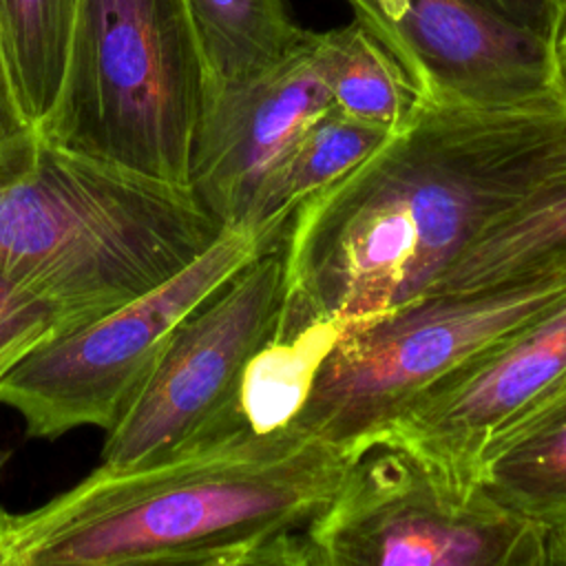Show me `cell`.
Segmentation results:
<instances>
[{
	"label": "cell",
	"mask_w": 566,
	"mask_h": 566,
	"mask_svg": "<svg viewBox=\"0 0 566 566\" xmlns=\"http://www.w3.org/2000/svg\"><path fill=\"white\" fill-rule=\"evenodd\" d=\"M281 248L245 263L175 329L130 405L106 431L99 467H139L243 422L237 409L243 367L279 323Z\"/></svg>",
	"instance_id": "8"
},
{
	"label": "cell",
	"mask_w": 566,
	"mask_h": 566,
	"mask_svg": "<svg viewBox=\"0 0 566 566\" xmlns=\"http://www.w3.org/2000/svg\"><path fill=\"white\" fill-rule=\"evenodd\" d=\"M325 35L332 108L389 135L400 130L420 97L398 60L356 18Z\"/></svg>",
	"instance_id": "16"
},
{
	"label": "cell",
	"mask_w": 566,
	"mask_h": 566,
	"mask_svg": "<svg viewBox=\"0 0 566 566\" xmlns=\"http://www.w3.org/2000/svg\"><path fill=\"white\" fill-rule=\"evenodd\" d=\"M557 528H559V533L564 535V539H566V520L562 522V524H557Z\"/></svg>",
	"instance_id": "29"
},
{
	"label": "cell",
	"mask_w": 566,
	"mask_h": 566,
	"mask_svg": "<svg viewBox=\"0 0 566 566\" xmlns=\"http://www.w3.org/2000/svg\"><path fill=\"white\" fill-rule=\"evenodd\" d=\"M272 241L248 228L219 239L168 281L49 340L2 382L0 402L18 411L29 438H60L77 427L111 431L175 329Z\"/></svg>",
	"instance_id": "7"
},
{
	"label": "cell",
	"mask_w": 566,
	"mask_h": 566,
	"mask_svg": "<svg viewBox=\"0 0 566 566\" xmlns=\"http://www.w3.org/2000/svg\"><path fill=\"white\" fill-rule=\"evenodd\" d=\"M329 106L325 31H307L256 75L208 84L188 190L221 228H245L268 177Z\"/></svg>",
	"instance_id": "10"
},
{
	"label": "cell",
	"mask_w": 566,
	"mask_h": 566,
	"mask_svg": "<svg viewBox=\"0 0 566 566\" xmlns=\"http://www.w3.org/2000/svg\"><path fill=\"white\" fill-rule=\"evenodd\" d=\"M475 486L539 526L566 520V405L484 455Z\"/></svg>",
	"instance_id": "15"
},
{
	"label": "cell",
	"mask_w": 566,
	"mask_h": 566,
	"mask_svg": "<svg viewBox=\"0 0 566 566\" xmlns=\"http://www.w3.org/2000/svg\"><path fill=\"white\" fill-rule=\"evenodd\" d=\"M347 2L356 20L365 24H371V22L391 24L405 15L411 0H347Z\"/></svg>",
	"instance_id": "23"
},
{
	"label": "cell",
	"mask_w": 566,
	"mask_h": 566,
	"mask_svg": "<svg viewBox=\"0 0 566 566\" xmlns=\"http://www.w3.org/2000/svg\"><path fill=\"white\" fill-rule=\"evenodd\" d=\"M340 338L332 325H314L290 338H270L243 367L237 409L256 433L292 424L303 409L321 360Z\"/></svg>",
	"instance_id": "18"
},
{
	"label": "cell",
	"mask_w": 566,
	"mask_h": 566,
	"mask_svg": "<svg viewBox=\"0 0 566 566\" xmlns=\"http://www.w3.org/2000/svg\"><path fill=\"white\" fill-rule=\"evenodd\" d=\"M566 301V276L427 294L340 334L321 360L298 429L354 458L433 382Z\"/></svg>",
	"instance_id": "5"
},
{
	"label": "cell",
	"mask_w": 566,
	"mask_h": 566,
	"mask_svg": "<svg viewBox=\"0 0 566 566\" xmlns=\"http://www.w3.org/2000/svg\"><path fill=\"white\" fill-rule=\"evenodd\" d=\"M542 526L389 444L358 453L301 531L312 566H528Z\"/></svg>",
	"instance_id": "6"
},
{
	"label": "cell",
	"mask_w": 566,
	"mask_h": 566,
	"mask_svg": "<svg viewBox=\"0 0 566 566\" xmlns=\"http://www.w3.org/2000/svg\"><path fill=\"white\" fill-rule=\"evenodd\" d=\"M11 460V451H7V449H0V473L4 471V467H7V462Z\"/></svg>",
	"instance_id": "28"
},
{
	"label": "cell",
	"mask_w": 566,
	"mask_h": 566,
	"mask_svg": "<svg viewBox=\"0 0 566 566\" xmlns=\"http://www.w3.org/2000/svg\"><path fill=\"white\" fill-rule=\"evenodd\" d=\"M256 544H226V546H208V548H195V551L159 553V555L115 562L108 566H237Z\"/></svg>",
	"instance_id": "21"
},
{
	"label": "cell",
	"mask_w": 566,
	"mask_h": 566,
	"mask_svg": "<svg viewBox=\"0 0 566 566\" xmlns=\"http://www.w3.org/2000/svg\"><path fill=\"white\" fill-rule=\"evenodd\" d=\"M210 84L256 75L283 60L307 33L285 0H188Z\"/></svg>",
	"instance_id": "17"
},
{
	"label": "cell",
	"mask_w": 566,
	"mask_h": 566,
	"mask_svg": "<svg viewBox=\"0 0 566 566\" xmlns=\"http://www.w3.org/2000/svg\"><path fill=\"white\" fill-rule=\"evenodd\" d=\"M566 155V97L422 102L360 166L303 201L283 239L272 338L340 334L427 296L475 237Z\"/></svg>",
	"instance_id": "1"
},
{
	"label": "cell",
	"mask_w": 566,
	"mask_h": 566,
	"mask_svg": "<svg viewBox=\"0 0 566 566\" xmlns=\"http://www.w3.org/2000/svg\"><path fill=\"white\" fill-rule=\"evenodd\" d=\"M0 566H18L4 544V535H2V528H0Z\"/></svg>",
	"instance_id": "27"
},
{
	"label": "cell",
	"mask_w": 566,
	"mask_h": 566,
	"mask_svg": "<svg viewBox=\"0 0 566 566\" xmlns=\"http://www.w3.org/2000/svg\"><path fill=\"white\" fill-rule=\"evenodd\" d=\"M354 455L296 424L234 422L159 460L97 467L44 504L0 509L18 566L115 562L301 533L336 495Z\"/></svg>",
	"instance_id": "2"
},
{
	"label": "cell",
	"mask_w": 566,
	"mask_h": 566,
	"mask_svg": "<svg viewBox=\"0 0 566 566\" xmlns=\"http://www.w3.org/2000/svg\"><path fill=\"white\" fill-rule=\"evenodd\" d=\"M557 44V60H559V75H562V86H564V93H566V22L555 40Z\"/></svg>",
	"instance_id": "26"
},
{
	"label": "cell",
	"mask_w": 566,
	"mask_h": 566,
	"mask_svg": "<svg viewBox=\"0 0 566 566\" xmlns=\"http://www.w3.org/2000/svg\"><path fill=\"white\" fill-rule=\"evenodd\" d=\"M564 405L566 301L418 394L371 444L400 447L471 489L486 453Z\"/></svg>",
	"instance_id": "9"
},
{
	"label": "cell",
	"mask_w": 566,
	"mask_h": 566,
	"mask_svg": "<svg viewBox=\"0 0 566 566\" xmlns=\"http://www.w3.org/2000/svg\"><path fill=\"white\" fill-rule=\"evenodd\" d=\"M77 0H0V51L24 126H40L60 95Z\"/></svg>",
	"instance_id": "14"
},
{
	"label": "cell",
	"mask_w": 566,
	"mask_h": 566,
	"mask_svg": "<svg viewBox=\"0 0 566 566\" xmlns=\"http://www.w3.org/2000/svg\"><path fill=\"white\" fill-rule=\"evenodd\" d=\"M365 27L422 102L520 108L566 97L555 40L471 0H411L400 20Z\"/></svg>",
	"instance_id": "11"
},
{
	"label": "cell",
	"mask_w": 566,
	"mask_h": 566,
	"mask_svg": "<svg viewBox=\"0 0 566 566\" xmlns=\"http://www.w3.org/2000/svg\"><path fill=\"white\" fill-rule=\"evenodd\" d=\"M20 128H24V122L20 119V113L15 108L7 69H4V60H2V51H0V139L18 133Z\"/></svg>",
	"instance_id": "25"
},
{
	"label": "cell",
	"mask_w": 566,
	"mask_h": 566,
	"mask_svg": "<svg viewBox=\"0 0 566 566\" xmlns=\"http://www.w3.org/2000/svg\"><path fill=\"white\" fill-rule=\"evenodd\" d=\"M237 566H312L301 533H281L259 542Z\"/></svg>",
	"instance_id": "22"
},
{
	"label": "cell",
	"mask_w": 566,
	"mask_h": 566,
	"mask_svg": "<svg viewBox=\"0 0 566 566\" xmlns=\"http://www.w3.org/2000/svg\"><path fill=\"white\" fill-rule=\"evenodd\" d=\"M515 24L557 40L566 22V0H471Z\"/></svg>",
	"instance_id": "20"
},
{
	"label": "cell",
	"mask_w": 566,
	"mask_h": 566,
	"mask_svg": "<svg viewBox=\"0 0 566 566\" xmlns=\"http://www.w3.org/2000/svg\"><path fill=\"white\" fill-rule=\"evenodd\" d=\"M210 75L188 0H77L60 95L38 133L188 188Z\"/></svg>",
	"instance_id": "4"
},
{
	"label": "cell",
	"mask_w": 566,
	"mask_h": 566,
	"mask_svg": "<svg viewBox=\"0 0 566 566\" xmlns=\"http://www.w3.org/2000/svg\"><path fill=\"white\" fill-rule=\"evenodd\" d=\"M389 133L336 108L323 111L263 184L245 228L283 241L294 210L360 166Z\"/></svg>",
	"instance_id": "13"
},
{
	"label": "cell",
	"mask_w": 566,
	"mask_h": 566,
	"mask_svg": "<svg viewBox=\"0 0 566 566\" xmlns=\"http://www.w3.org/2000/svg\"><path fill=\"white\" fill-rule=\"evenodd\" d=\"M71 332L46 301L0 274V382L35 349Z\"/></svg>",
	"instance_id": "19"
},
{
	"label": "cell",
	"mask_w": 566,
	"mask_h": 566,
	"mask_svg": "<svg viewBox=\"0 0 566 566\" xmlns=\"http://www.w3.org/2000/svg\"><path fill=\"white\" fill-rule=\"evenodd\" d=\"M221 232L188 188L64 150L35 126L0 139V274L71 329L168 281Z\"/></svg>",
	"instance_id": "3"
},
{
	"label": "cell",
	"mask_w": 566,
	"mask_h": 566,
	"mask_svg": "<svg viewBox=\"0 0 566 566\" xmlns=\"http://www.w3.org/2000/svg\"><path fill=\"white\" fill-rule=\"evenodd\" d=\"M566 276V155L502 210L429 294Z\"/></svg>",
	"instance_id": "12"
},
{
	"label": "cell",
	"mask_w": 566,
	"mask_h": 566,
	"mask_svg": "<svg viewBox=\"0 0 566 566\" xmlns=\"http://www.w3.org/2000/svg\"><path fill=\"white\" fill-rule=\"evenodd\" d=\"M528 566H566V539L557 526H542Z\"/></svg>",
	"instance_id": "24"
}]
</instances>
